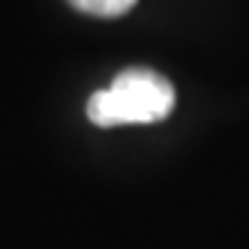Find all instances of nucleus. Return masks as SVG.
I'll use <instances>...</instances> for the list:
<instances>
[{"instance_id": "obj_1", "label": "nucleus", "mask_w": 249, "mask_h": 249, "mask_svg": "<svg viewBox=\"0 0 249 249\" xmlns=\"http://www.w3.org/2000/svg\"><path fill=\"white\" fill-rule=\"evenodd\" d=\"M174 111V87L153 69H123L111 87L87 99V117L93 126H126V123H159Z\"/></svg>"}, {"instance_id": "obj_2", "label": "nucleus", "mask_w": 249, "mask_h": 249, "mask_svg": "<svg viewBox=\"0 0 249 249\" xmlns=\"http://www.w3.org/2000/svg\"><path fill=\"white\" fill-rule=\"evenodd\" d=\"M78 12L96 15V18H117V15H126L138 0H69Z\"/></svg>"}]
</instances>
